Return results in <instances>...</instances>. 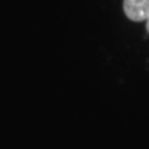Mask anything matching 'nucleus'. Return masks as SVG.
Masks as SVG:
<instances>
[{
	"label": "nucleus",
	"mask_w": 149,
	"mask_h": 149,
	"mask_svg": "<svg viewBox=\"0 0 149 149\" xmlns=\"http://www.w3.org/2000/svg\"><path fill=\"white\" fill-rule=\"evenodd\" d=\"M124 12L134 22L147 21L149 18V0H124Z\"/></svg>",
	"instance_id": "nucleus-1"
},
{
	"label": "nucleus",
	"mask_w": 149,
	"mask_h": 149,
	"mask_svg": "<svg viewBox=\"0 0 149 149\" xmlns=\"http://www.w3.org/2000/svg\"><path fill=\"white\" fill-rule=\"evenodd\" d=\"M146 29H147V32L149 33V18L147 19V21H146Z\"/></svg>",
	"instance_id": "nucleus-2"
}]
</instances>
